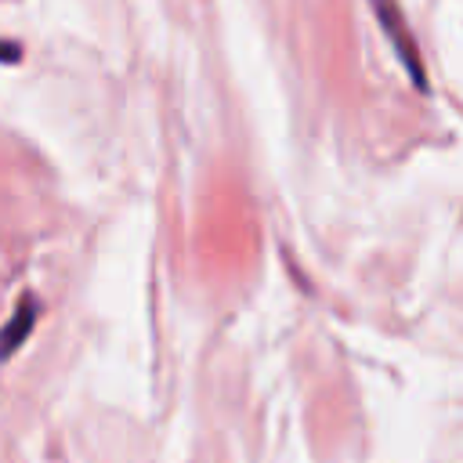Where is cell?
<instances>
[{"label": "cell", "instance_id": "6da1fadb", "mask_svg": "<svg viewBox=\"0 0 463 463\" xmlns=\"http://www.w3.org/2000/svg\"><path fill=\"white\" fill-rule=\"evenodd\" d=\"M373 7H376V18H380L383 33L391 36V43H394V51H398L405 72L412 76V83H416L420 90H427L423 65H420V51H416V40H412V33H409V25H405V14H402L391 0H373Z\"/></svg>", "mask_w": 463, "mask_h": 463}, {"label": "cell", "instance_id": "7a4b0ae2", "mask_svg": "<svg viewBox=\"0 0 463 463\" xmlns=\"http://www.w3.org/2000/svg\"><path fill=\"white\" fill-rule=\"evenodd\" d=\"M36 315H40V300L25 293V297L18 300V307H14V315H11V322L0 329V362H4V358H11V354L25 344V336L36 329Z\"/></svg>", "mask_w": 463, "mask_h": 463}, {"label": "cell", "instance_id": "3957f363", "mask_svg": "<svg viewBox=\"0 0 463 463\" xmlns=\"http://www.w3.org/2000/svg\"><path fill=\"white\" fill-rule=\"evenodd\" d=\"M22 58V47L14 43V40H0V61H7V65H14Z\"/></svg>", "mask_w": 463, "mask_h": 463}]
</instances>
